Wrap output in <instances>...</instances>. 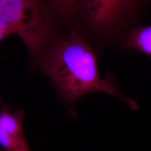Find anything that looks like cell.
I'll use <instances>...</instances> for the list:
<instances>
[{"mask_svg":"<svg viewBox=\"0 0 151 151\" xmlns=\"http://www.w3.org/2000/svg\"><path fill=\"white\" fill-rule=\"evenodd\" d=\"M44 73L68 104H73L89 93L101 92L118 97L135 108V104L122 95L97 70L94 52L86 37L77 28L70 27L38 60Z\"/></svg>","mask_w":151,"mask_h":151,"instance_id":"1","label":"cell"},{"mask_svg":"<svg viewBox=\"0 0 151 151\" xmlns=\"http://www.w3.org/2000/svg\"><path fill=\"white\" fill-rule=\"evenodd\" d=\"M151 0H78L76 25L98 42L124 38Z\"/></svg>","mask_w":151,"mask_h":151,"instance_id":"2","label":"cell"},{"mask_svg":"<svg viewBox=\"0 0 151 151\" xmlns=\"http://www.w3.org/2000/svg\"><path fill=\"white\" fill-rule=\"evenodd\" d=\"M0 19L14 28L32 57L38 60L60 36V20L44 0H0Z\"/></svg>","mask_w":151,"mask_h":151,"instance_id":"3","label":"cell"},{"mask_svg":"<svg viewBox=\"0 0 151 151\" xmlns=\"http://www.w3.org/2000/svg\"><path fill=\"white\" fill-rule=\"evenodd\" d=\"M22 113L0 110V146L6 151H31L22 128Z\"/></svg>","mask_w":151,"mask_h":151,"instance_id":"4","label":"cell"},{"mask_svg":"<svg viewBox=\"0 0 151 151\" xmlns=\"http://www.w3.org/2000/svg\"><path fill=\"white\" fill-rule=\"evenodd\" d=\"M123 40L125 47L151 55V25L131 28Z\"/></svg>","mask_w":151,"mask_h":151,"instance_id":"5","label":"cell"},{"mask_svg":"<svg viewBox=\"0 0 151 151\" xmlns=\"http://www.w3.org/2000/svg\"><path fill=\"white\" fill-rule=\"evenodd\" d=\"M44 1L61 21L66 22L70 27H75L78 0Z\"/></svg>","mask_w":151,"mask_h":151,"instance_id":"6","label":"cell"},{"mask_svg":"<svg viewBox=\"0 0 151 151\" xmlns=\"http://www.w3.org/2000/svg\"><path fill=\"white\" fill-rule=\"evenodd\" d=\"M13 34H15L14 28L10 24L0 19V42Z\"/></svg>","mask_w":151,"mask_h":151,"instance_id":"7","label":"cell"}]
</instances>
